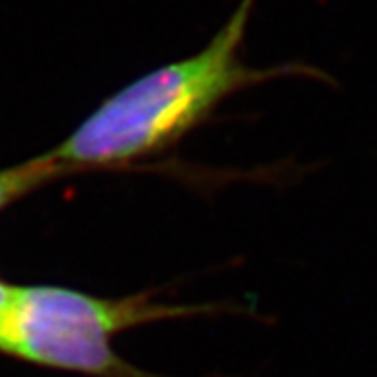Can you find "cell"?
<instances>
[{"instance_id": "1", "label": "cell", "mask_w": 377, "mask_h": 377, "mask_svg": "<svg viewBox=\"0 0 377 377\" xmlns=\"http://www.w3.org/2000/svg\"><path fill=\"white\" fill-rule=\"evenodd\" d=\"M254 0H239L225 26L199 52L166 63L107 96L48 153L69 172L118 168L174 147L208 122L223 101L243 89L279 78L330 74L306 63L252 67L241 59Z\"/></svg>"}, {"instance_id": "2", "label": "cell", "mask_w": 377, "mask_h": 377, "mask_svg": "<svg viewBox=\"0 0 377 377\" xmlns=\"http://www.w3.org/2000/svg\"><path fill=\"white\" fill-rule=\"evenodd\" d=\"M208 308H176L137 296L96 298L55 285L15 287L0 321V352L52 369L99 377H142L111 348L124 330Z\"/></svg>"}, {"instance_id": "3", "label": "cell", "mask_w": 377, "mask_h": 377, "mask_svg": "<svg viewBox=\"0 0 377 377\" xmlns=\"http://www.w3.org/2000/svg\"><path fill=\"white\" fill-rule=\"evenodd\" d=\"M65 174H69V170L61 166L50 153L0 170V212L13 201L30 195L32 191L45 187L47 183Z\"/></svg>"}, {"instance_id": "4", "label": "cell", "mask_w": 377, "mask_h": 377, "mask_svg": "<svg viewBox=\"0 0 377 377\" xmlns=\"http://www.w3.org/2000/svg\"><path fill=\"white\" fill-rule=\"evenodd\" d=\"M13 291H15V287H11L9 283L0 281V321L6 315V310H9V304L13 300Z\"/></svg>"}]
</instances>
